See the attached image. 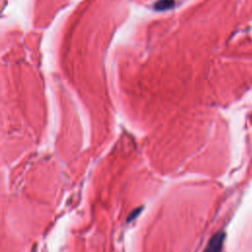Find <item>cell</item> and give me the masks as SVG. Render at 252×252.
<instances>
[{"mask_svg":"<svg viewBox=\"0 0 252 252\" xmlns=\"http://www.w3.org/2000/svg\"><path fill=\"white\" fill-rule=\"evenodd\" d=\"M140 211H141V209H139V210H137V211H135V212H132V214L129 216V219H128V222H130L131 220H133L134 218H136L135 216H137L139 213H140Z\"/></svg>","mask_w":252,"mask_h":252,"instance_id":"obj_3","label":"cell"},{"mask_svg":"<svg viewBox=\"0 0 252 252\" xmlns=\"http://www.w3.org/2000/svg\"><path fill=\"white\" fill-rule=\"evenodd\" d=\"M226 235L224 233L216 234L209 241L204 252H222Z\"/></svg>","mask_w":252,"mask_h":252,"instance_id":"obj_1","label":"cell"},{"mask_svg":"<svg viewBox=\"0 0 252 252\" xmlns=\"http://www.w3.org/2000/svg\"><path fill=\"white\" fill-rule=\"evenodd\" d=\"M173 6H174V0H159V1L154 5V8L158 11H164L173 8Z\"/></svg>","mask_w":252,"mask_h":252,"instance_id":"obj_2","label":"cell"}]
</instances>
